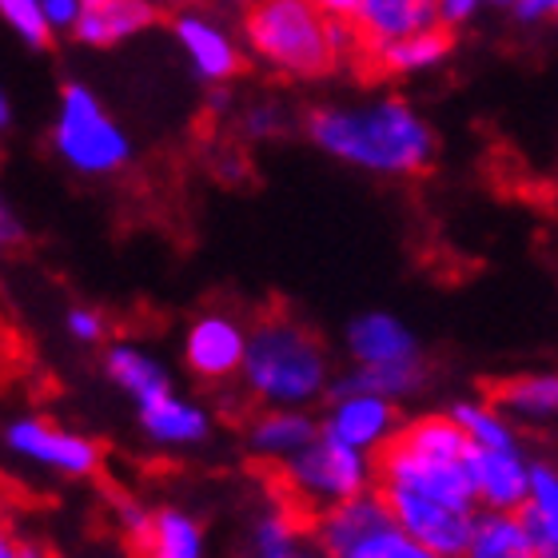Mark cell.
<instances>
[{
	"label": "cell",
	"instance_id": "cell-1",
	"mask_svg": "<svg viewBox=\"0 0 558 558\" xmlns=\"http://www.w3.org/2000/svg\"><path fill=\"white\" fill-rule=\"evenodd\" d=\"M307 136L324 151L367 172L415 175L435 156V136L403 100H379L372 108H315Z\"/></svg>",
	"mask_w": 558,
	"mask_h": 558
},
{
	"label": "cell",
	"instance_id": "cell-2",
	"mask_svg": "<svg viewBox=\"0 0 558 558\" xmlns=\"http://www.w3.org/2000/svg\"><path fill=\"white\" fill-rule=\"evenodd\" d=\"M244 36L252 52L283 76H327L363 48L355 24L331 21L312 0H252Z\"/></svg>",
	"mask_w": 558,
	"mask_h": 558
},
{
	"label": "cell",
	"instance_id": "cell-3",
	"mask_svg": "<svg viewBox=\"0 0 558 558\" xmlns=\"http://www.w3.org/2000/svg\"><path fill=\"white\" fill-rule=\"evenodd\" d=\"M244 384L268 408L312 403L327 384L324 343L295 319H264L247 343Z\"/></svg>",
	"mask_w": 558,
	"mask_h": 558
},
{
	"label": "cell",
	"instance_id": "cell-4",
	"mask_svg": "<svg viewBox=\"0 0 558 558\" xmlns=\"http://www.w3.org/2000/svg\"><path fill=\"white\" fill-rule=\"evenodd\" d=\"M279 478L303 511H327L336 502L363 495L367 478H372V463H367V451L319 430V439L291 454Z\"/></svg>",
	"mask_w": 558,
	"mask_h": 558
},
{
	"label": "cell",
	"instance_id": "cell-5",
	"mask_svg": "<svg viewBox=\"0 0 558 558\" xmlns=\"http://www.w3.org/2000/svg\"><path fill=\"white\" fill-rule=\"evenodd\" d=\"M52 144L69 168L84 175H105L124 168L132 156L129 136L117 129V120L105 117V108L84 84H69L60 93V117L52 129Z\"/></svg>",
	"mask_w": 558,
	"mask_h": 558
},
{
	"label": "cell",
	"instance_id": "cell-6",
	"mask_svg": "<svg viewBox=\"0 0 558 558\" xmlns=\"http://www.w3.org/2000/svg\"><path fill=\"white\" fill-rule=\"evenodd\" d=\"M375 475H379V487H408L415 495H427V499L451 507V511L475 514L478 487L466 459H430V454L408 451V447L387 439L379 463H375Z\"/></svg>",
	"mask_w": 558,
	"mask_h": 558
},
{
	"label": "cell",
	"instance_id": "cell-7",
	"mask_svg": "<svg viewBox=\"0 0 558 558\" xmlns=\"http://www.w3.org/2000/svg\"><path fill=\"white\" fill-rule=\"evenodd\" d=\"M379 495L387 499L396 523L411 538H418L430 555H471L475 514L451 511V507H442V502L427 499V495H415L408 487H379Z\"/></svg>",
	"mask_w": 558,
	"mask_h": 558
},
{
	"label": "cell",
	"instance_id": "cell-8",
	"mask_svg": "<svg viewBox=\"0 0 558 558\" xmlns=\"http://www.w3.org/2000/svg\"><path fill=\"white\" fill-rule=\"evenodd\" d=\"M247 343L252 336L244 331V324L228 312H204L196 324L187 327L184 339V360L187 372L208 384H223L235 372H244Z\"/></svg>",
	"mask_w": 558,
	"mask_h": 558
},
{
	"label": "cell",
	"instance_id": "cell-9",
	"mask_svg": "<svg viewBox=\"0 0 558 558\" xmlns=\"http://www.w3.org/2000/svg\"><path fill=\"white\" fill-rule=\"evenodd\" d=\"M4 439H9V447L16 454L33 459V463L52 466L60 475L84 478L100 466L96 442L81 439V435H64V430H57L52 423H45V418H16V423L4 430Z\"/></svg>",
	"mask_w": 558,
	"mask_h": 558
},
{
	"label": "cell",
	"instance_id": "cell-10",
	"mask_svg": "<svg viewBox=\"0 0 558 558\" xmlns=\"http://www.w3.org/2000/svg\"><path fill=\"white\" fill-rule=\"evenodd\" d=\"M466 466L475 475L478 502L495 511H519L531 499V466L514 454V447H478L471 442Z\"/></svg>",
	"mask_w": 558,
	"mask_h": 558
},
{
	"label": "cell",
	"instance_id": "cell-11",
	"mask_svg": "<svg viewBox=\"0 0 558 558\" xmlns=\"http://www.w3.org/2000/svg\"><path fill=\"white\" fill-rule=\"evenodd\" d=\"M396 523V514L387 507L384 495H355V499H343L336 507H327L315 523V538L327 555H343L351 558V550L360 547L363 538L384 531V526Z\"/></svg>",
	"mask_w": 558,
	"mask_h": 558
},
{
	"label": "cell",
	"instance_id": "cell-12",
	"mask_svg": "<svg viewBox=\"0 0 558 558\" xmlns=\"http://www.w3.org/2000/svg\"><path fill=\"white\" fill-rule=\"evenodd\" d=\"M324 430L351 442V447H360V451H372V447H384L396 435V418L387 408V396L351 391V396H336V408L327 411Z\"/></svg>",
	"mask_w": 558,
	"mask_h": 558
},
{
	"label": "cell",
	"instance_id": "cell-13",
	"mask_svg": "<svg viewBox=\"0 0 558 558\" xmlns=\"http://www.w3.org/2000/svg\"><path fill=\"white\" fill-rule=\"evenodd\" d=\"M435 24H442L439 0H363L360 21H355V28L363 36L360 57L367 48H379L387 40H399V36L423 33V28H435Z\"/></svg>",
	"mask_w": 558,
	"mask_h": 558
},
{
	"label": "cell",
	"instance_id": "cell-14",
	"mask_svg": "<svg viewBox=\"0 0 558 558\" xmlns=\"http://www.w3.org/2000/svg\"><path fill=\"white\" fill-rule=\"evenodd\" d=\"M447 52H451V33L435 24V28H423V33L399 36V40H387L379 48H367L360 57V64H367L372 72H399V76H408V72L435 69L439 60H447Z\"/></svg>",
	"mask_w": 558,
	"mask_h": 558
},
{
	"label": "cell",
	"instance_id": "cell-15",
	"mask_svg": "<svg viewBox=\"0 0 558 558\" xmlns=\"http://www.w3.org/2000/svg\"><path fill=\"white\" fill-rule=\"evenodd\" d=\"M140 408V427L148 430V439L163 442V447H187V442L208 439V415L184 399H175L172 391H160V396L136 403Z\"/></svg>",
	"mask_w": 558,
	"mask_h": 558
},
{
	"label": "cell",
	"instance_id": "cell-16",
	"mask_svg": "<svg viewBox=\"0 0 558 558\" xmlns=\"http://www.w3.org/2000/svg\"><path fill=\"white\" fill-rule=\"evenodd\" d=\"M348 351L355 363H403L418 360V348L411 331L391 315H360L348 327Z\"/></svg>",
	"mask_w": 558,
	"mask_h": 558
},
{
	"label": "cell",
	"instance_id": "cell-17",
	"mask_svg": "<svg viewBox=\"0 0 558 558\" xmlns=\"http://www.w3.org/2000/svg\"><path fill=\"white\" fill-rule=\"evenodd\" d=\"M156 21L148 0H88L76 21V36L84 45H117Z\"/></svg>",
	"mask_w": 558,
	"mask_h": 558
},
{
	"label": "cell",
	"instance_id": "cell-18",
	"mask_svg": "<svg viewBox=\"0 0 558 558\" xmlns=\"http://www.w3.org/2000/svg\"><path fill=\"white\" fill-rule=\"evenodd\" d=\"M175 40H180V48L187 52V60L196 64L204 81H228L240 69L235 45L204 16H180L175 21Z\"/></svg>",
	"mask_w": 558,
	"mask_h": 558
},
{
	"label": "cell",
	"instance_id": "cell-19",
	"mask_svg": "<svg viewBox=\"0 0 558 558\" xmlns=\"http://www.w3.org/2000/svg\"><path fill=\"white\" fill-rule=\"evenodd\" d=\"M535 555H558V475L550 466H531V499L519 507Z\"/></svg>",
	"mask_w": 558,
	"mask_h": 558
},
{
	"label": "cell",
	"instance_id": "cell-20",
	"mask_svg": "<svg viewBox=\"0 0 558 558\" xmlns=\"http://www.w3.org/2000/svg\"><path fill=\"white\" fill-rule=\"evenodd\" d=\"M427 379V367L423 360H403V363H360L351 375H343L336 387H331V399L351 396V391H372V396H411L418 384Z\"/></svg>",
	"mask_w": 558,
	"mask_h": 558
},
{
	"label": "cell",
	"instance_id": "cell-21",
	"mask_svg": "<svg viewBox=\"0 0 558 558\" xmlns=\"http://www.w3.org/2000/svg\"><path fill=\"white\" fill-rule=\"evenodd\" d=\"M471 555L475 558H531L535 555V543L526 535L519 511H495V507H487L483 514H475Z\"/></svg>",
	"mask_w": 558,
	"mask_h": 558
},
{
	"label": "cell",
	"instance_id": "cell-22",
	"mask_svg": "<svg viewBox=\"0 0 558 558\" xmlns=\"http://www.w3.org/2000/svg\"><path fill=\"white\" fill-rule=\"evenodd\" d=\"M312 439H319V427L291 408H279L252 423V451L264 454V459H291Z\"/></svg>",
	"mask_w": 558,
	"mask_h": 558
},
{
	"label": "cell",
	"instance_id": "cell-23",
	"mask_svg": "<svg viewBox=\"0 0 558 558\" xmlns=\"http://www.w3.org/2000/svg\"><path fill=\"white\" fill-rule=\"evenodd\" d=\"M391 442L408 447V451L430 454V459H466V451H471V435H466L463 423H459L454 415L451 418H442V415L415 418V423H408L403 430H396Z\"/></svg>",
	"mask_w": 558,
	"mask_h": 558
},
{
	"label": "cell",
	"instance_id": "cell-24",
	"mask_svg": "<svg viewBox=\"0 0 558 558\" xmlns=\"http://www.w3.org/2000/svg\"><path fill=\"white\" fill-rule=\"evenodd\" d=\"M495 403L507 415L547 418L558 411V375H519L495 387Z\"/></svg>",
	"mask_w": 558,
	"mask_h": 558
},
{
	"label": "cell",
	"instance_id": "cell-25",
	"mask_svg": "<svg viewBox=\"0 0 558 558\" xmlns=\"http://www.w3.org/2000/svg\"><path fill=\"white\" fill-rule=\"evenodd\" d=\"M108 375H112V384L124 387L136 403H144V399L151 396H160V391H168V375L156 367V360H148L144 351L136 348H112L108 351V360H105Z\"/></svg>",
	"mask_w": 558,
	"mask_h": 558
},
{
	"label": "cell",
	"instance_id": "cell-26",
	"mask_svg": "<svg viewBox=\"0 0 558 558\" xmlns=\"http://www.w3.org/2000/svg\"><path fill=\"white\" fill-rule=\"evenodd\" d=\"M151 555L160 558H199L204 555V535L184 511L151 514Z\"/></svg>",
	"mask_w": 558,
	"mask_h": 558
},
{
	"label": "cell",
	"instance_id": "cell-27",
	"mask_svg": "<svg viewBox=\"0 0 558 558\" xmlns=\"http://www.w3.org/2000/svg\"><path fill=\"white\" fill-rule=\"evenodd\" d=\"M300 535L303 526L295 523V514H264L252 531V550L264 558H291L300 555Z\"/></svg>",
	"mask_w": 558,
	"mask_h": 558
},
{
	"label": "cell",
	"instance_id": "cell-28",
	"mask_svg": "<svg viewBox=\"0 0 558 558\" xmlns=\"http://www.w3.org/2000/svg\"><path fill=\"white\" fill-rule=\"evenodd\" d=\"M0 12L16 36H21L28 48H45L48 36H52V24H48L45 0H0Z\"/></svg>",
	"mask_w": 558,
	"mask_h": 558
},
{
	"label": "cell",
	"instance_id": "cell-29",
	"mask_svg": "<svg viewBox=\"0 0 558 558\" xmlns=\"http://www.w3.org/2000/svg\"><path fill=\"white\" fill-rule=\"evenodd\" d=\"M451 415L463 423V430L471 435V442H478V447H514L511 427H507L490 408H483V403H459Z\"/></svg>",
	"mask_w": 558,
	"mask_h": 558
},
{
	"label": "cell",
	"instance_id": "cell-30",
	"mask_svg": "<svg viewBox=\"0 0 558 558\" xmlns=\"http://www.w3.org/2000/svg\"><path fill=\"white\" fill-rule=\"evenodd\" d=\"M117 514H120V526H124V535L132 538V547H151V519L140 511L136 502H120Z\"/></svg>",
	"mask_w": 558,
	"mask_h": 558
},
{
	"label": "cell",
	"instance_id": "cell-31",
	"mask_svg": "<svg viewBox=\"0 0 558 558\" xmlns=\"http://www.w3.org/2000/svg\"><path fill=\"white\" fill-rule=\"evenodd\" d=\"M69 331L81 343H96V339L105 336V319L96 312H88V307H76V312H69Z\"/></svg>",
	"mask_w": 558,
	"mask_h": 558
},
{
	"label": "cell",
	"instance_id": "cell-32",
	"mask_svg": "<svg viewBox=\"0 0 558 558\" xmlns=\"http://www.w3.org/2000/svg\"><path fill=\"white\" fill-rule=\"evenodd\" d=\"M84 4H88V0H45L48 24H52V28H76Z\"/></svg>",
	"mask_w": 558,
	"mask_h": 558
},
{
	"label": "cell",
	"instance_id": "cell-33",
	"mask_svg": "<svg viewBox=\"0 0 558 558\" xmlns=\"http://www.w3.org/2000/svg\"><path fill=\"white\" fill-rule=\"evenodd\" d=\"M312 4L324 16H331V21H348V24L360 21V9H363V0H312Z\"/></svg>",
	"mask_w": 558,
	"mask_h": 558
},
{
	"label": "cell",
	"instance_id": "cell-34",
	"mask_svg": "<svg viewBox=\"0 0 558 558\" xmlns=\"http://www.w3.org/2000/svg\"><path fill=\"white\" fill-rule=\"evenodd\" d=\"M475 4L478 0H439V16L447 28H454V24H463L475 16Z\"/></svg>",
	"mask_w": 558,
	"mask_h": 558
},
{
	"label": "cell",
	"instance_id": "cell-35",
	"mask_svg": "<svg viewBox=\"0 0 558 558\" xmlns=\"http://www.w3.org/2000/svg\"><path fill=\"white\" fill-rule=\"evenodd\" d=\"M514 12L523 21H543V16H555L558 12V0H514Z\"/></svg>",
	"mask_w": 558,
	"mask_h": 558
},
{
	"label": "cell",
	"instance_id": "cell-36",
	"mask_svg": "<svg viewBox=\"0 0 558 558\" xmlns=\"http://www.w3.org/2000/svg\"><path fill=\"white\" fill-rule=\"evenodd\" d=\"M276 112L271 108H256V112H247V132L252 136H264V132H276Z\"/></svg>",
	"mask_w": 558,
	"mask_h": 558
},
{
	"label": "cell",
	"instance_id": "cell-37",
	"mask_svg": "<svg viewBox=\"0 0 558 558\" xmlns=\"http://www.w3.org/2000/svg\"><path fill=\"white\" fill-rule=\"evenodd\" d=\"M0 223H4V244H12V240H21V223L12 220L9 211H4V216H0Z\"/></svg>",
	"mask_w": 558,
	"mask_h": 558
},
{
	"label": "cell",
	"instance_id": "cell-38",
	"mask_svg": "<svg viewBox=\"0 0 558 558\" xmlns=\"http://www.w3.org/2000/svg\"><path fill=\"white\" fill-rule=\"evenodd\" d=\"M495 4H514V0H495Z\"/></svg>",
	"mask_w": 558,
	"mask_h": 558
}]
</instances>
